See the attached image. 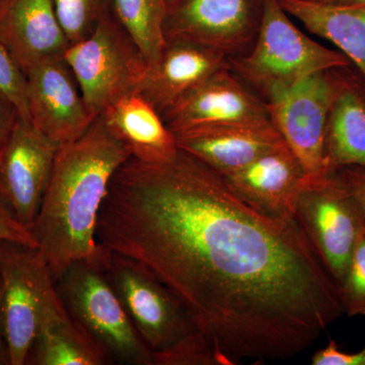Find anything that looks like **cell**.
I'll use <instances>...</instances> for the list:
<instances>
[{"instance_id":"obj_11","label":"cell","mask_w":365,"mask_h":365,"mask_svg":"<svg viewBox=\"0 0 365 365\" xmlns=\"http://www.w3.org/2000/svg\"><path fill=\"white\" fill-rule=\"evenodd\" d=\"M59 145L20 117L0 153V197L32 232Z\"/></svg>"},{"instance_id":"obj_10","label":"cell","mask_w":365,"mask_h":365,"mask_svg":"<svg viewBox=\"0 0 365 365\" xmlns=\"http://www.w3.org/2000/svg\"><path fill=\"white\" fill-rule=\"evenodd\" d=\"M262 0H176L168 7L165 39L195 41L228 58L253 45L261 19Z\"/></svg>"},{"instance_id":"obj_25","label":"cell","mask_w":365,"mask_h":365,"mask_svg":"<svg viewBox=\"0 0 365 365\" xmlns=\"http://www.w3.org/2000/svg\"><path fill=\"white\" fill-rule=\"evenodd\" d=\"M344 313L365 316V220L360 227L351 260L339 287Z\"/></svg>"},{"instance_id":"obj_1","label":"cell","mask_w":365,"mask_h":365,"mask_svg":"<svg viewBox=\"0 0 365 365\" xmlns=\"http://www.w3.org/2000/svg\"><path fill=\"white\" fill-rule=\"evenodd\" d=\"M97 237L169 288L197 331L235 364L297 356L345 314L297 218L256 210L180 150L170 163L129 158L119 168Z\"/></svg>"},{"instance_id":"obj_31","label":"cell","mask_w":365,"mask_h":365,"mask_svg":"<svg viewBox=\"0 0 365 365\" xmlns=\"http://www.w3.org/2000/svg\"><path fill=\"white\" fill-rule=\"evenodd\" d=\"M0 364H9L6 342L2 333L1 319H0Z\"/></svg>"},{"instance_id":"obj_28","label":"cell","mask_w":365,"mask_h":365,"mask_svg":"<svg viewBox=\"0 0 365 365\" xmlns=\"http://www.w3.org/2000/svg\"><path fill=\"white\" fill-rule=\"evenodd\" d=\"M312 364L365 365V347L359 352H344L339 349L335 341L330 340L327 347L314 353Z\"/></svg>"},{"instance_id":"obj_12","label":"cell","mask_w":365,"mask_h":365,"mask_svg":"<svg viewBox=\"0 0 365 365\" xmlns=\"http://www.w3.org/2000/svg\"><path fill=\"white\" fill-rule=\"evenodd\" d=\"M26 78L29 120L57 145L76 140L97 119L66 59L41 62Z\"/></svg>"},{"instance_id":"obj_23","label":"cell","mask_w":365,"mask_h":365,"mask_svg":"<svg viewBox=\"0 0 365 365\" xmlns=\"http://www.w3.org/2000/svg\"><path fill=\"white\" fill-rule=\"evenodd\" d=\"M60 25L71 45L91 35L113 0H52Z\"/></svg>"},{"instance_id":"obj_15","label":"cell","mask_w":365,"mask_h":365,"mask_svg":"<svg viewBox=\"0 0 365 365\" xmlns=\"http://www.w3.org/2000/svg\"><path fill=\"white\" fill-rule=\"evenodd\" d=\"M222 177L228 187L256 210L280 220L297 218V197L306 173L287 145Z\"/></svg>"},{"instance_id":"obj_27","label":"cell","mask_w":365,"mask_h":365,"mask_svg":"<svg viewBox=\"0 0 365 365\" xmlns=\"http://www.w3.org/2000/svg\"><path fill=\"white\" fill-rule=\"evenodd\" d=\"M0 241L16 242L38 249L33 232L19 222L0 197Z\"/></svg>"},{"instance_id":"obj_14","label":"cell","mask_w":365,"mask_h":365,"mask_svg":"<svg viewBox=\"0 0 365 365\" xmlns=\"http://www.w3.org/2000/svg\"><path fill=\"white\" fill-rule=\"evenodd\" d=\"M173 133L180 150L222 176L287 145L271 120L190 127Z\"/></svg>"},{"instance_id":"obj_13","label":"cell","mask_w":365,"mask_h":365,"mask_svg":"<svg viewBox=\"0 0 365 365\" xmlns=\"http://www.w3.org/2000/svg\"><path fill=\"white\" fill-rule=\"evenodd\" d=\"M162 117L172 132L205 125L270 120L265 102L230 66L211 74Z\"/></svg>"},{"instance_id":"obj_3","label":"cell","mask_w":365,"mask_h":365,"mask_svg":"<svg viewBox=\"0 0 365 365\" xmlns=\"http://www.w3.org/2000/svg\"><path fill=\"white\" fill-rule=\"evenodd\" d=\"M279 0H262L258 33L249 51L228 58L230 69L264 101L299 79L351 62L302 32Z\"/></svg>"},{"instance_id":"obj_16","label":"cell","mask_w":365,"mask_h":365,"mask_svg":"<svg viewBox=\"0 0 365 365\" xmlns=\"http://www.w3.org/2000/svg\"><path fill=\"white\" fill-rule=\"evenodd\" d=\"M0 43L25 74L71 46L52 0H0Z\"/></svg>"},{"instance_id":"obj_18","label":"cell","mask_w":365,"mask_h":365,"mask_svg":"<svg viewBox=\"0 0 365 365\" xmlns=\"http://www.w3.org/2000/svg\"><path fill=\"white\" fill-rule=\"evenodd\" d=\"M333 93L324 139L326 174L365 168V81L345 68L332 69Z\"/></svg>"},{"instance_id":"obj_22","label":"cell","mask_w":365,"mask_h":365,"mask_svg":"<svg viewBox=\"0 0 365 365\" xmlns=\"http://www.w3.org/2000/svg\"><path fill=\"white\" fill-rule=\"evenodd\" d=\"M113 11L138 46L148 66H155L167 43L165 36L167 1L113 0Z\"/></svg>"},{"instance_id":"obj_17","label":"cell","mask_w":365,"mask_h":365,"mask_svg":"<svg viewBox=\"0 0 365 365\" xmlns=\"http://www.w3.org/2000/svg\"><path fill=\"white\" fill-rule=\"evenodd\" d=\"M230 66L223 53L195 41L167 39L155 66L148 67L135 93L160 115L211 74Z\"/></svg>"},{"instance_id":"obj_33","label":"cell","mask_w":365,"mask_h":365,"mask_svg":"<svg viewBox=\"0 0 365 365\" xmlns=\"http://www.w3.org/2000/svg\"><path fill=\"white\" fill-rule=\"evenodd\" d=\"M165 1H167L168 7H169L170 6V4H172L173 2L176 1V0H165Z\"/></svg>"},{"instance_id":"obj_32","label":"cell","mask_w":365,"mask_h":365,"mask_svg":"<svg viewBox=\"0 0 365 365\" xmlns=\"http://www.w3.org/2000/svg\"><path fill=\"white\" fill-rule=\"evenodd\" d=\"M324 4H342V6H359L365 4V0H316Z\"/></svg>"},{"instance_id":"obj_21","label":"cell","mask_w":365,"mask_h":365,"mask_svg":"<svg viewBox=\"0 0 365 365\" xmlns=\"http://www.w3.org/2000/svg\"><path fill=\"white\" fill-rule=\"evenodd\" d=\"M112 362L104 348L67 312L43 327L34 341L26 364L104 365Z\"/></svg>"},{"instance_id":"obj_20","label":"cell","mask_w":365,"mask_h":365,"mask_svg":"<svg viewBox=\"0 0 365 365\" xmlns=\"http://www.w3.org/2000/svg\"><path fill=\"white\" fill-rule=\"evenodd\" d=\"M307 31L332 43L359 68L365 81V4L342 6L316 0H279Z\"/></svg>"},{"instance_id":"obj_19","label":"cell","mask_w":365,"mask_h":365,"mask_svg":"<svg viewBox=\"0 0 365 365\" xmlns=\"http://www.w3.org/2000/svg\"><path fill=\"white\" fill-rule=\"evenodd\" d=\"M131 158L146 163L172 162L179 153L176 137L160 114L139 93H132L98 115Z\"/></svg>"},{"instance_id":"obj_6","label":"cell","mask_w":365,"mask_h":365,"mask_svg":"<svg viewBox=\"0 0 365 365\" xmlns=\"http://www.w3.org/2000/svg\"><path fill=\"white\" fill-rule=\"evenodd\" d=\"M63 58L98 116L119 98L135 93L150 67L113 7L88 37L69 46Z\"/></svg>"},{"instance_id":"obj_30","label":"cell","mask_w":365,"mask_h":365,"mask_svg":"<svg viewBox=\"0 0 365 365\" xmlns=\"http://www.w3.org/2000/svg\"><path fill=\"white\" fill-rule=\"evenodd\" d=\"M20 117L16 106L0 91V153Z\"/></svg>"},{"instance_id":"obj_7","label":"cell","mask_w":365,"mask_h":365,"mask_svg":"<svg viewBox=\"0 0 365 365\" xmlns=\"http://www.w3.org/2000/svg\"><path fill=\"white\" fill-rule=\"evenodd\" d=\"M295 217L339 288L364 222L359 204L337 175L306 178Z\"/></svg>"},{"instance_id":"obj_5","label":"cell","mask_w":365,"mask_h":365,"mask_svg":"<svg viewBox=\"0 0 365 365\" xmlns=\"http://www.w3.org/2000/svg\"><path fill=\"white\" fill-rule=\"evenodd\" d=\"M56 287L71 318L113 362L155 365L153 352L132 324L103 266L76 262L57 278Z\"/></svg>"},{"instance_id":"obj_26","label":"cell","mask_w":365,"mask_h":365,"mask_svg":"<svg viewBox=\"0 0 365 365\" xmlns=\"http://www.w3.org/2000/svg\"><path fill=\"white\" fill-rule=\"evenodd\" d=\"M0 91L13 102L20 112L21 116L24 119L29 120L26 74L1 43H0Z\"/></svg>"},{"instance_id":"obj_29","label":"cell","mask_w":365,"mask_h":365,"mask_svg":"<svg viewBox=\"0 0 365 365\" xmlns=\"http://www.w3.org/2000/svg\"><path fill=\"white\" fill-rule=\"evenodd\" d=\"M359 204L365 220V168L345 167L335 173Z\"/></svg>"},{"instance_id":"obj_4","label":"cell","mask_w":365,"mask_h":365,"mask_svg":"<svg viewBox=\"0 0 365 365\" xmlns=\"http://www.w3.org/2000/svg\"><path fill=\"white\" fill-rule=\"evenodd\" d=\"M67 314L39 249L0 241V319L9 365H25L43 327Z\"/></svg>"},{"instance_id":"obj_24","label":"cell","mask_w":365,"mask_h":365,"mask_svg":"<svg viewBox=\"0 0 365 365\" xmlns=\"http://www.w3.org/2000/svg\"><path fill=\"white\" fill-rule=\"evenodd\" d=\"M155 365H234L206 336L195 331L179 342L153 354Z\"/></svg>"},{"instance_id":"obj_9","label":"cell","mask_w":365,"mask_h":365,"mask_svg":"<svg viewBox=\"0 0 365 365\" xmlns=\"http://www.w3.org/2000/svg\"><path fill=\"white\" fill-rule=\"evenodd\" d=\"M332 93L331 69L278 88L264 98L271 122L302 163L307 179L328 176L324 139Z\"/></svg>"},{"instance_id":"obj_8","label":"cell","mask_w":365,"mask_h":365,"mask_svg":"<svg viewBox=\"0 0 365 365\" xmlns=\"http://www.w3.org/2000/svg\"><path fill=\"white\" fill-rule=\"evenodd\" d=\"M106 273L153 355L197 331L179 299L141 264L111 253Z\"/></svg>"},{"instance_id":"obj_2","label":"cell","mask_w":365,"mask_h":365,"mask_svg":"<svg viewBox=\"0 0 365 365\" xmlns=\"http://www.w3.org/2000/svg\"><path fill=\"white\" fill-rule=\"evenodd\" d=\"M129 158L101 116L83 136L59 146L32 228L55 280L76 262L107 267L110 253L98 244V216L113 177Z\"/></svg>"}]
</instances>
